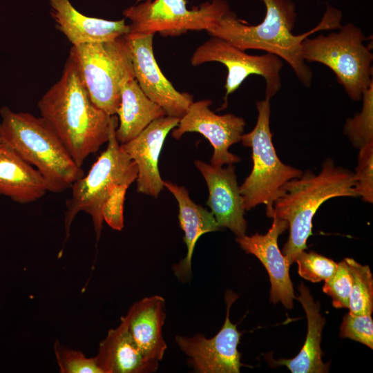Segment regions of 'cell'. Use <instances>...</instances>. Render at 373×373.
<instances>
[{
	"mask_svg": "<svg viewBox=\"0 0 373 373\" xmlns=\"http://www.w3.org/2000/svg\"><path fill=\"white\" fill-rule=\"evenodd\" d=\"M262 1L266 12L261 23L247 24L229 10L207 31L211 36L224 39L242 50H260L279 57L289 64L305 86L310 87L313 75L303 58L302 42L316 31L340 28L341 12L328 7L316 28L295 35L292 33L296 20L294 3L291 0Z\"/></svg>",
	"mask_w": 373,
	"mask_h": 373,
	"instance_id": "obj_1",
	"label": "cell"
},
{
	"mask_svg": "<svg viewBox=\"0 0 373 373\" xmlns=\"http://www.w3.org/2000/svg\"><path fill=\"white\" fill-rule=\"evenodd\" d=\"M41 117L59 137L73 160L82 167L108 138L111 116L96 106L72 57L59 79L39 100Z\"/></svg>",
	"mask_w": 373,
	"mask_h": 373,
	"instance_id": "obj_2",
	"label": "cell"
},
{
	"mask_svg": "<svg viewBox=\"0 0 373 373\" xmlns=\"http://www.w3.org/2000/svg\"><path fill=\"white\" fill-rule=\"evenodd\" d=\"M354 186V173L329 158L318 174L307 170L285 184L283 195L274 204V215L288 223L289 236L282 254L289 265L307 248L312 220L321 205L333 198L358 197Z\"/></svg>",
	"mask_w": 373,
	"mask_h": 373,
	"instance_id": "obj_3",
	"label": "cell"
},
{
	"mask_svg": "<svg viewBox=\"0 0 373 373\" xmlns=\"http://www.w3.org/2000/svg\"><path fill=\"white\" fill-rule=\"evenodd\" d=\"M0 135L6 145L41 174L48 191L61 193L84 175L50 125L41 117L0 109Z\"/></svg>",
	"mask_w": 373,
	"mask_h": 373,
	"instance_id": "obj_4",
	"label": "cell"
},
{
	"mask_svg": "<svg viewBox=\"0 0 373 373\" xmlns=\"http://www.w3.org/2000/svg\"><path fill=\"white\" fill-rule=\"evenodd\" d=\"M117 115H111L106 149L88 173L76 180L70 187L72 194L66 202L64 242L70 236L72 222L80 211L90 216L98 240L104 222L101 209L104 200L117 185L130 186L136 180L137 165L117 140Z\"/></svg>",
	"mask_w": 373,
	"mask_h": 373,
	"instance_id": "obj_5",
	"label": "cell"
},
{
	"mask_svg": "<svg viewBox=\"0 0 373 373\" xmlns=\"http://www.w3.org/2000/svg\"><path fill=\"white\" fill-rule=\"evenodd\" d=\"M258 118L255 127L242 134V144L252 151L253 167L239 186L245 211L258 204L266 205V214L272 218L274 204L285 192V184L301 176L303 171L282 162L276 152L270 130V100L256 102Z\"/></svg>",
	"mask_w": 373,
	"mask_h": 373,
	"instance_id": "obj_6",
	"label": "cell"
},
{
	"mask_svg": "<svg viewBox=\"0 0 373 373\" xmlns=\"http://www.w3.org/2000/svg\"><path fill=\"white\" fill-rule=\"evenodd\" d=\"M365 39L362 30L349 23L341 26L338 32L306 37L302 42V56L305 61L330 68L349 97L359 101L373 83V55L363 44Z\"/></svg>",
	"mask_w": 373,
	"mask_h": 373,
	"instance_id": "obj_7",
	"label": "cell"
},
{
	"mask_svg": "<svg viewBox=\"0 0 373 373\" xmlns=\"http://www.w3.org/2000/svg\"><path fill=\"white\" fill-rule=\"evenodd\" d=\"M69 55L75 60L93 104L109 115H117L122 88L135 79L125 35L73 46Z\"/></svg>",
	"mask_w": 373,
	"mask_h": 373,
	"instance_id": "obj_8",
	"label": "cell"
},
{
	"mask_svg": "<svg viewBox=\"0 0 373 373\" xmlns=\"http://www.w3.org/2000/svg\"><path fill=\"white\" fill-rule=\"evenodd\" d=\"M186 0H146L124 11L131 21L128 34L181 33L207 30L230 10L226 0H211L189 9Z\"/></svg>",
	"mask_w": 373,
	"mask_h": 373,
	"instance_id": "obj_9",
	"label": "cell"
},
{
	"mask_svg": "<svg viewBox=\"0 0 373 373\" xmlns=\"http://www.w3.org/2000/svg\"><path fill=\"white\" fill-rule=\"evenodd\" d=\"M212 61L220 62L227 68L224 106L228 95L236 91L251 75H260L265 79V99L270 100L281 88L280 72L283 64L282 59L274 54L251 55L224 39L211 37L196 48L191 56V64L196 66Z\"/></svg>",
	"mask_w": 373,
	"mask_h": 373,
	"instance_id": "obj_10",
	"label": "cell"
},
{
	"mask_svg": "<svg viewBox=\"0 0 373 373\" xmlns=\"http://www.w3.org/2000/svg\"><path fill=\"white\" fill-rule=\"evenodd\" d=\"M238 296L231 291L225 294L227 315L221 329L211 338L202 334L176 336L180 349L189 357L193 369L199 373H239L242 364L238 350L242 333L229 319V312Z\"/></svg>",
	"mask_w": 373,
	"mask_h": 373,
	"instance_id": "obj_11",
	"label": "cell"
},
{
	"mask_svg": "<svg viewBox=\"0 0 373 373\" xmlns=\"http://www.w3.org/2000/svg\"><path fill=\"white\" fill-rule=\"evenodd\" d=\"M211 104L209 99L193 102L172 130L171 135L180 139L185 133H198L213 146L210 164L216 166L233 164L240 162V158L230 153L229 148L241 141L245 121L232 113L216 114L209 108Z\"/></svg>",
	"mask_w": 373,
	"mask_h": 373,
	"instance_id": "obj_12",
	"label": "cell"
},
{
	"mask_svg": "<svg viewBox=\"0 0 373 373\" xmlns=\"http://www.w3.org/2000/svg\"><path fill=\"white\" fill-rule=\"evenodd\" d=\"M154 34L125 35L135 79L144 94L159 105L166 115L181 118L193 102V96L177 90L162 73L155 58Z\"/></svg>",
	"mask_w": 373,
	"mask_h": 373,
	"instance_id": "obj_13",
	"label": "cell"
},
{
	"mask_svg": "<svg viewBox=\"0 0 373 373\" xmlns=\"http://www.w3.org/2000/svg\"><path fill=\"white\" fill-rule=\"evenodd\" d=\"M272 218V225L267 233L243 235L236 240L247 254L255 256L267 271L271 283L270 300L274 304L280 302L291 309L296 297L289 277L290 265L278 245V236L288 228V223L276 215Z\"/></svg>",
	"mask_w": 373,
	"mask_h": 373,
	"instance_id": "obj_14",
	"label": "cell"
},
{
	"mask_svg": "<svg viewBox=\"0 0 373 373\" xmlns=\"http://www.w3.org/2000/svg\"><path fill=\"white\" fill-rule=\"evenodd\" d=\"M180 118L166 115L153 121L136 137L122 144L124 151L137 167V191L157 198L164 189L159 157L169 133L177 126Z\"/></svg>",
	"mask_w": 373,
	"mask_h": 373,
	"instance_id": "obj_15",
	"label": "cell"
},
{
	"mask_svg": "<svg viewBox=\"0 0 373 373\" xmlns=\"http://www.w3.org/2000/svg\"><path fill=\"white\" fill-rule=\"evenodd\" d=\"M207 184L209 197L207 205L211 209L220 228L229 229L237 237L245 235L247 222L235 168L209 164L202 160L194 162Z\"/></svg>",
	"mask_w": 373,
	"mask_h": 373,
	"instance_id": "obj_16",
	"label": "cell"
},
{
	"mask_svg": "<svg viewBox=\"0 0 373 373\" xmlns=\"http://www.w3.org/2000/svg\"><path fill=\"white\" fill-rule=\"evenodd\" d=\"M50 4L58 30L73 46L108 41L129 32L124 19L109 21L85 16L69 0H50Z\"/></svg>",
	"mask_w": 373,
	"mask_h": 373,
	"instance_id": "obj_17",
	"label": "cell"
},
{
	"mask_svg": "<svg viewBox=\"0 0 373 373\" xmlns=\"http://www.w3.org/2000/svg\"><path fill=\"white\" fill-rule=\"evenodd\" d=\"M134 341L151 360L161 361L167 348L162 332L165 300L158 295L144 298L133 303L123 317Z\"/></svg>",
	"mask_w": 373,
	"mask_h": 373,
	"instance_id": "obj_18",
	"label": "cell"
},
{
	"mask_svg": "<svg viewBox=\"0 0 373 373\" xmlns=\"http://www.w3.org/2000/svg\"><path fill=\"white\" fill-rule=\"evenodd\" d=\"M95 358L102 373H150L159 367L158 361L146 357L138 347L123 317L117 327L108 332Z\"/></svg>",
	"mask_w": 373,
	"mask_h": 373,
	"instance_id": "obj_19",
	"label": "cell"
},
{
	"mask_svg": "<svg viewBox=\"0 0 373 373\" xmlns=\"http://www.w3.org/2000/svg\"><path fill=\"white\" fill-rule=\"evenodd\" d=\"M164 186L173 195L178 204V219L184 233L183 239L187 252L185 258L174 265L173 271L180 280L185 281L191 276V259L198 239L204 233L221 228L211 211L195 203L185 187L168 180L164 181Z\"/></svg>",
	"mask_w": 373,
	"mask_h": 373,
	"instance_id": "obj_20",
	"label": "cell"
},
{
	"mask_svg": "<svg viewBox=\"0 0 373 373\" xmlns=\"http://www.w3.org/2000/svg\"><path fill=\"white\" fill-rule=\"evenodd\" d=\"M41 174L3 142L0 144V195L20 204L41 198L48 192Z\"/></svg>",
	"mask_w": 373,
	"mask_h": 373,
	"instance_id": "obj_21",
	"label": "cell"
},
{
	"mask_svg": "<svg viewBox=\"0 0 373 373\" xmlns=\"http://www.w3.org/2000/svg\"><path fill=\"white\" fill-rule=\"evenodd\" d=\"M297 300L303 305L307 318L305 342L296 356L291 359L273 361L277 365L286 366L292 373L327 372L329 365L322 361L321 334L325 319L320 314V304L315 302L308 288L301 283Z\"/></svg>",
	"mask_w": 373,
	"mask_h": 373,
	"instance_id": "obj_22",
	"label": "cell"
},
{
	"mask_svg": "<svg viewBox=\"0 0 373 373\" xmlns=\"http://www.w3.org/2000/svg\"><path fill=\"white\" fill-rule=\"evenodd\" d=\"M117 115L119 124L115 134L120 144L136 137L153 121L166 115L159 105L144 94L135 79L122 88Z\"/></svg>",
	"mask_w": 373,
	"mask_h": 373,
	"instance_id": "obj_23",
	"label": "cell"
},
{
	"mask_svg": "<svg viewBox=\"0 0 373 373\" xmlns=\"http://www.w3.org/2000/svg\"><path fill=\"white\" fill-rule=\"evenodd\" d=\"M352 279L350 312L356 315L372 314L373 311V278L370 267L355 260L344 259Z\"/></svg>",
	"mask_w": 373,
	"mask_h": 373,
	"instance_id": "obj_24",
	"label": "cell"
},
{
	"mask_svg": "<svg viewBox=\"0 0 373 373\" xmlns=\"http://www.w3.org/2000/svg\"><path fill=\"white\" fill-rule=\"evenodd\" d=\"M361 99V111L347 118L343 129L352 144L358 149L373 142V83L364 91Z\"/></svg>",
	"mask_w": 373,
	"mask_h": 373,
	"instance_id": "obj_25",
	"label": "cell"
},
{
	"mask_svg": "<svg viewBox=\"0 0 373 373\" xmlns=\"http://www.w3.org/2000/svg\"><path fill=\"white\" fill-rule=\"evenodd\" d=\"M298 274L312 283H318L330 278L336 271L338 263L314 251H303L296 260Z\"/></svg>",
	"mask_w": 373,
	"mask_h": 373,
	"instance_id": "obj_26",
	"label": "cell"
},
{
	"mask_svg": "<svg viewBox=\"0 0 373 373\" xmlns=\"http://www.w3.org/2000/svg\"><path fill=\"white\" fill-rule=\"evenodd\" d=\"M54 352L61 373H102L95 357L88 358L81 351L66 347L58 341Z\"/></svg>",
	"mask_w": 373,
	"mask_h": 373,
	"instance_id": "obj_27",
	"label": "cell"
},
{
	"mask_svg": "<svg viewBox=\"0 0 373 373\" xmlns=\"http://www.w3.org/2000/svg\"><path fill=\"white\" fill-rule=\"evenodd\" d=\"M354 189L358 197L373 202V142L359 149L358 163L354 173Z\"/></svg>",
	"mask_w": 373,
	"mask_h": 373,
	"instance_id": "obj_28",
	"label": "cell"
},
{
	"mask_svg": "<svg viewBox=\"0 0 373 373\" xmlns=\"http://www.w3.org/2000/svg\"><path fill=\"white\" fill-rule=\"evenodd\" d=\"M352 279L345 260L338 263L335 273L325 280L323 291L332 299L336 308H348Z\"/></svg>",
	"mask_w": 373,
	"mask_h": 373,
	"instance_id": "obj_29",
	"label": "cell"
},
{
	"mask_svg": "<svg viewBox=\"0 0 373 373\" xmlns=\"http://www.w3.org/2000/svg\"><path fill=\"white\" fill-rule=\"evenodd\" d=\"M340 335L373 349V321L371 314L356 315L349 312L343 316Z\"/></svg>",
	"mask_w": 373,
	"mask_h": 373,
	"instance_id": "obj_30",
	"label": "cell"
},
{
	"mask_svg": "<svg viewBox=\"0 0 373 373\" xmlns=\"http://www.w3.org/2000/svg\"><path fill=\"white\" fill-rule=\"evenodd\" d=\"M126 184L117 185L104 200L101 209L103 220L112 229L121 231L124 227V203Z\"/></svg>",
	"mask_w": 373,
	"mask_h": 373,
	"instance_id": "obj_31",
	"label": "cell"
},
{
	"mask_svg": "<svg viewBox=\"0 0 373 373\" xmlns=\"http://www.w3.org/2000/svg\"><path fill=\"white\" fill-rule=\"evenodd\" d=\"M1 142H2V140H1V135H0V144H1Z\"/></svg>",
	"mask_w": 373,
	"mask_h": 373,
	"instance_id": "obj_32",
	"label": "cell"
}]
</instances>
